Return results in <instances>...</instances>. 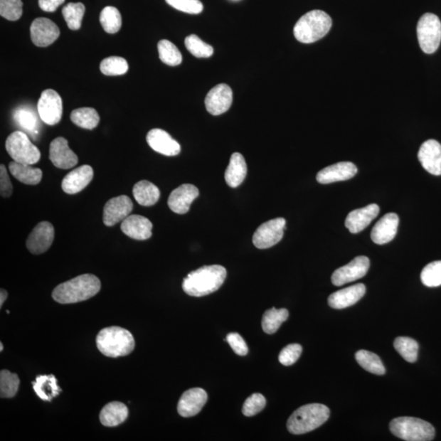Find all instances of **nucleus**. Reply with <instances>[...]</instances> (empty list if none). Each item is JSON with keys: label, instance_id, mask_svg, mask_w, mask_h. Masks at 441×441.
I'll use <instances>...</instances> for the list:
<instances>
[{"label": "nucleus", "instance_id": "1", "mask_svg": "<svg viewBox=\"0 0 441 441\" xmlns=\"http://www.w3.org/2000/svg\"><path fill=\"white\" fill-rule=\"evenodd\" d=\"M101 287V281L96 275L85 274L57 286L52 296L60 304H71L91 299Z\"/></svg>", "mask_w": 441, "mask_h": 441}, {"label": "nucleus", "instance_id": "2", "mask_svg": "<svg viewBox=\"0 0 441 441\" xmlns=\"http://www.w3.org/2000/svg\"><path fill=\"white\" fill-rule=\"evenodd\" d=\"M227 278V270L220 265H211L196 270L187 275L183 283L186 294L203 297L214 293Z\"/></svg>", "mask_w": 441, "mask_h": 441}, {"label": "nucleus", "instance_id": "3", "mask_svg": "<svg viewBox=\"0 0 441 441\" xmlns=\"http://www.w3.org/2000/svg\"><path fill=\"white\" fill-rule=\"evenodd\" d=\"M96 344L102 354L110 358L129 356L135 349L134 336L129 330L118 326L102 329L97 336Z\"/></svg>", "mask_w": 441, "mask_h": 441}, {"label": "nucleus", "instance_id": "4", "mask_svg": "<svg viewBox=\"0 0 441 441\" xmlns=\"http://www.w3.org/2000/svg\"><path fill=\"white\" fill-rule=\"evenodd\" d=\"M330 415V410L322 404L303 405L294 412L288 422L287 428L294 435L310 432L323 425Z\"/></svg>", "mask_w": 441, "mask_h": 441}, {"label": "nucleus", "instance_id": "5", "mask_svg": "<svg viewBox=\"0 0 441 441\" xmlns=\"http://www.w3.org/2000/svg\"><path fill=\"white\" fill-rule=\"evenodd\" d=\"M332 19L322 10H313L297 21L294 34L297 41L303 43H315L328 34Z\"/></svg>", "mask_w": 441, "mask_h": 441}, {"label": "nucleus", "instance_id": "6", "mask_svg": "<svg viewBox=\"0 0 441 441\" xmlns=\"http://www.w3.org/2000/svg\"><path fill=\"white\" fill-rule=\"evenodd\" d=\"M390 430L395 437L407 441H429L435 437L431 423L420 418L400 417L390 423Z\"/></svg>", "mask_w": 441, "mask_h": 441}, {"label": "nucleus", "instance_id": "7", "mask_svg": "<svg viewBox=\"0 0 441 441\" xmlns=\"http://www.w3.org/2000/svg\"><path fill=\"white\" fill-rule=\"evenodd\" d=\"M5 147L9 156L16 162L32 165L41 159V152L23 132L16 131L10 134Z\"/></svg>", "mask_w": 441, "mask_h": 441}, {"label": "nucleus", "instance_id": "8", "mask_svg": "<svg viewBox=\"0 0 441 441\" xmlns=\"http://www.w3.org/2000/svg\"><path fill=\"white\" fill-rule=\"evenodd\" d=\"M417 34L422 51L432 54L437 51L441 41V22L437 15L424 14L419 20Z\"/></svg>", "mask_w": 441, "mask_h": 441}, {"label": "nucleus", "instance_id": "9", "mask_svg": "<svg viewBox=\"0 0 441 441\" xmlns=\"http://www.w3.org/2000/svg\"><path fill=\"white\" fill-rule=\"evenodd\" d=\"M286 220L283 218L268 220L259 227L253 237V245L257 249H269L282 240Z\"/></svg>", "mask_w": 441, "mask_h": 441}, {"label": "nucleus", "instance_id": "10", "mask_svg": "<svg viewBox=\"0 0 441 441\" xmlns=\"http://www.w3.org/2000/svg\"><path fill=\"white\" fill-rule=\"evenodd\" d=\"M38 115L43 123L55 125L60 122L63 117V100L56 91L44 90L38 102Z\"/></svg>", "mask_w": 441, "mask_h": 441}, {"label": "nucleus", "instance_id": "11", "mask_svg": "<svg viewBox=\"0 0 441 441\" xmlns=\"http://www.w3.org/2000/svg\"><path fill=\"white\" fill-rule=\"evenodd\" d=\"M371 262L366 256H359L341 267L333 273L331 280L335 286H341L365 277L368 271Z\"/></svg>", "mask_w": 441, "mask_h": 441}, {"label": "nucleus", "instance_id": "12", "mask_svg": "<svg viewBox=\"0 0 441 441\" xmlns=\"http://www.w3.org/2000/svg\"><path fill=\"white\" fill-rule=\"evenodd\" d=\"M134 208V203L127 196L110 198L104 206L103 223L107 227H113L129 216Z\"/></svg>", "mask_w": 441, "mask_h": 441}, {"label": "nucleus", "instance_id": "13", "mask_svg": "<svg viewBox=\"0 0 441 441\" xmlns=\"http://www.w3.org/2000/svg\"><path fill=\"white\" fill-rule=\"evenodd\" d=\"M54 235L53 225L48 222H41L33 229L27 239V249L33 255H41L51 247Z\"/></svg>", "mask_w": 441, "mask_h": 441}, {"label": "nucleus", "instance_id": "14", "mask_svg": "<svg viewBox=\"0 0 441 441\" xmlns=\"http://www.w3.org/2000/svg\"><path fill=\"white\" fill-rule=\"evenodd\" d=\"M59 36L58 26L51 19L38 18L32 22L31 38L35 46L43 48L51 46Z\"/></svg>", "mask_w": 441, "mask_h": 441}, {"label": "nucleus", "instance_id": "15", "mask_svg": "<svg viewBox=\"0 0 441 441\" xmlns=\"http://www.w3.org/2000/svg\"><path fill=\"white\" fill-rule=\"evenodd\" d=\"M233 101V92L230 86L220 84L208 92L206 107L209 113L219 115L227 112Z\"/></svg>", "mask_w": 441, "mask_h": 441}, {"label": "nucleus", "instance_id": "16", "mask_svg": "<svg viewBox=\"0 0 441 441\" xmlns=\"http://www.w3.org/2000/svg\"><path fill=\"white\" fill-rule=\"evenodd\" d=\"M49 159L55 167L69 169L78 164V157L70 150L68 140L59 137L54 139L49 148Z\"/></svg>", "mask_w": 441, "mask_h": 441}, {"label": "nucleus", "instance_id": "17", "mask_svg": "<svg viewBox=\"0 0 441 441\" xmlns=\"http://www.w3.org/2000/svg\"><path fill=\"white\" fill-rule=\"evenodd\" d=\"M208 400L205 390L196 388L185 391L178 405V412L181 417L191 418L201 412Z\"/></svg>", "mask_w": 441, "mask_h": 441}, {"label": "nucleus", "instance_id": "18", "mask_svg": "<svg viewBox=\"0 0 441 441\" xmlns=\"http://www.w3.org/2000/svg\"><path fill=\"white\" fill-rule=\"evenodd\" d=\"M200 192L197 187L191 184H184L171 193L168 205L171 211L178 214H185L189 211L193 201Z\"/></svg>", "mask_w": 441, "mask_h": 441}, {"label": "nucleus", "instance_id": "19", "mask_svg": "<svg viewBox=\"0 0 441 441\" xmlns=\"http://www.w3.org/2000/svg\"><path fill=\"white\" fill-rule=\"evenodd\" d=\"M148 145L154 152L166 156H175L181 152V146L166 131L154 129L147 136Z\"/></svg>", "mask_w": 441, "mask_h": 441}, {"label": "nucleus", "instance_id": "20", "mask_svg": "<svg viewBox=\"0 0 441 441\" xmlns=\"http://www.w3.org/2000/svg\"><path fill=\"white\" fill-rule=\"evenodd\" d=\"M418 156L429 174L441 175V145L437 141L432 139L423 143Z\"/></svg>", "mask_w": 441, "mask_h": 441}, {"label": "nucleus", "instance_id": "21", "mask_svg": "<svg viewBox=\"0 0 441 441\" xmlns=\"http://www.w3.org/2000/svg\"><path fill=\"white\" fill-rule=\"evenodd\" d=\"M380 208L376 203H372L351 211L345 220V225L352 234H357L365 230L372 220L378 217Z\"/></svg>", "mask_w": 441, "mask_h": 441}, {"label": "nucleus", "instance_id": "22", "mask_svg": "<svg viewBox=\"0 0 441 441\" xmlns=\"http://www.w3.org/2000/svg\"><path fill=\"white\" fill-rule=\"evenodd\" d=\"M399 217L394 213H389L375 224L371 231V239L378 245H385L395 238L398 230Z\"/></svg>", "mask_w": 441, "mask_h": 441}, {"label": "nucleus", "instance_id": "23", "mask_svg": "<svg viewBox=\"0 0 441 441\" xmlns=\"http://www.w3.org/2000/svg\"><path fill=\"white\" fill-rule=\"evenodd\" d=\"M357 171L356 165L351 162H339L319 171L317 180L322 184L346 181L352 179L357 174Z\"/></svg>", "mask_w": 441, "mask_h": 441}, {"label": "nucleus", "instance_id": "24", "mask_svg": "<svg viewBox=\"0 0 441 441\" xmlns=\"http://www.w3.org/2000/svg\"><path fill=\"white\" fill-rule=\"evenodd\" d=\"M153 225L151 220L141 215H129L121 223V230L130 238L146 240L152 235Z\"/></svg>", "mask_w": 441, "mask_h": 441}, {"label": "nucleus", "instance_id": "25", "mask_svg": "<svg viewBox=\"0 0 441 441\" xmlns=\"http://www.w3.org/2000/svg\"><path fill=\"white\" fill-rule=\"evenodd\" d=\"M92 178V168L90 165H83L71 171L65 176L62 183V188L66 194H77L91 183Z\"/></svg>", "mask_w": 441, "mask_h": 441}, {"label": "nucleus", "instance_id": "26", "mask_svg": "<svg viewBox=\"0 0 441 441\" xmlns=\"http://www.w3.org/2000/svg\"><path fill=\"white\" fill-rule=\"evenodd\" d=\"M366 292V287L357 284L335 292L329 297L328 303L334 309H344L355 305L359 302Z\"/></svg>", "mask_w": 441, "mask_h": 441}, {"label": "nucleus", "instance_id": "27", "mask_svg": "<svg viewBox=\"0 0 441 441\" xmlns=\"http://www.w3.org/2000/svg\"><path fill=\"white\" fill-rule=\"evenodd\" d=\"M129 417V409L121 402L114 401L105 405L100 413V422L105 427H117Z\"/></svg>", "mask_w": 441, "mask_h": 441}, {"label": "nucleus", "instance_id": "28", "mask_svg": "<svg viewBox=\"0 0 441 441\" xmlns=\"http://www.w3.org/2000/svg\"><path fill=\"white\" fill-rule=\"evenodd\" d=\"M247 164L244 156L240 153H234L225 173V180L233 188L238 187L246 178Z\"/></svg>", "mask_w": 441, "mask_h": 441}, {"label": "nucleus", "instance_id": "29", "mask_svg": "<svg viewBox=\"0 0 441 441\" xmlns=\"http://www.w3.org/2000/svg\"><path fill=\"white\" fill-rule=\"evenodd\" d=\"M36 395L44 401H52L62 393L54 375H40L32 383Z\"/></svg>", "mask_w": 441, "mask_h": 441}, {"label": "nucleus", "instance_id": "30", "mask_svg": "<svg viewBox=\"0 0 441 441\" xmlns=\"http://www.w3.org/2000/svg\"><path fill=\"white\" fill-rule=\"evenodd\" d=\"M132 193H134L136 201L144 207L156 205L159 197H161V191L158 187L152 184L151 181L146 180L139 181L134 186Z\"/></svg>", "mask_w": 441, "mask_h": 441}, {"label": "nucleus", "instance_id": "31", "mask_svg": "<svg viewBox=\"0 0 441 441\" xmlns=\"http://www.w3.org/2000/svg\"><path fill=\"white\" fill-rule=\"evenodd\" d=\"M10 173L21 183L27 185H37L41 183L43 173L41 169L33 168L31 164L11 162Z\"/></svg>", "mask_w": 441, "mask_h": 441}, {"label": "nucleus", "instance_id": "32", "mask_svg": "<svg viewBox=\"0 0 441 441\" xmlns=\"http://www.w3.org/2000/svg\"><path fill=\"white\" fill-rule=\"evenodd\" d=\"M289 318V312L287 309H269L264 313L262 322V329L265 333L268 334H273L277 332V330L281 326L287 319Z\"/></svg>", "mask_w": 441, "mask_h": 441}, {"label": "nucleus", "instance_id": "33", "mask_svg": "<svg viewBox=\"0 0 441 441\" xmlns=\"http://www.w3.org/2000/svg\"><path fill=\"white\" fill-rule=\"evenodd\" d=\"M14 117L16 123L25 131L30 132L35 139V135L38 134V121L34 112L29 107H21L16 109Z\"/></svg>", "mask_w": 441, "mask_h": 441}, {"label": "nucleus", "instance_id": "34", "mask_svg": "<svg viewBox=\"0 0 441 441\" xmlns=\"http://www.w3.org/2000/svg\"><path fill=\"white\" fill-rule=\"evenodd\" d=\"M70 119L80 128L92 130L98 125L100 117L95 109L83 107L73 110Z\"/></svg>", "mask_w": 441, "mask_h": 441}, {"label": "nucleus", "instance_id": "35", "mask_svg": "<svg viewBox=\"0 0 441 441\" xmlns=\"http://www.w3.org/2000/svg\"><path fill=\"white\" fill-rule=\"evenodd\" d=\"M356 360L363 369L369 373L377 375H383L386 373L381 359L373 352L366 350L357 351Z\"/></svg>", "mask_w": 441, "mask_h": 441}, {"label": "nucleus", "instance_id": "36", "mask_svg": "<svg viewBox=\"0 0 441 441\" xmlns=\"http://www.w3.org/2000/svg\"><path fill=\"white\" fill-rule=\"evenodd\" d=\"M63 18L70 30H79L85 13V5L82 3H70L63 9Z\"/></svg>", "mask_w": 441, "mask_h": 441}, {"label": "nucleus", "instance_id": "37", "mask_svg": "<svg viewBox=\"0 0 441 441\" xmlns=\"http://www.w3.org/2000/svg\"><path fill=\"white\" fill-rule=\"evenodd\" d=\"M100 22L105 31L115 34L122 26V18L119 11L115 7L104 8L100 14Z\"/></svg>", "mask_w": 441, "mask_h": 441}, {"label": "nucleus", "instance_id": "38", "mask_svg": "<svg viewBox=\"0 0 441 441\" xmlns=\"http://www.w3.org/2000/svg\"><path fill=\"white\" fill-rule=\"evenodd\" d=\"M20 379L18 374L9 371L0 372V397L1 398H13L18 393Z\"/></svg>", "mask_w": 441, "mask_h": 441}, {"label": "nucleus", "instance_id": "39", "mask_svg": "<svg viewBox=\"0 0 441 441\" xmlns=\"http://www.w3.org/2000/svg\"><path fill=\"white\" fill-rule=\"evenodd\" d=\"M159 59L171 66L179 65L183 62V56L173 43L163 40L158 43Z\"/></svg>", "mask_w": 441, "mask_h": 441}, {"label": "nucleus", "instance_id": "40", "mask_svg": "<svg viewBox=\"0 0 441 441\" xmlns=\"http://www.w3.org/2000/svg\"><path fill=\"white\" fill-rule=\"evenodd\" d=\"M395 349L404 359L410 363L418 359V344L415 339L407 337L396 338L394 341Z\"/></svg>", "mask_w": 441, "mask_h": 441}, {"label": "nucleus", "instance_id": "41", "mask_svg": "<svg viewBox=\"0 0 441 441\" xmlns=\"http://www.w3.org/2000/svg\"><path fill=\"white\" fill-rule=\"evenodd\" d=\"M185 46L193 56L198 58H211L213 54V48L203 42L196 35L187 36L185 40Z\"/></svg>", "mask_w": 441, "mask_h": 441}, {"label": "nucleus", "instance_id": "42", "mask_svg": "<svg viewBox=\"0 0 441 441\" xmlns=\"http://www.w3.org/2000/svg\"><path fill=\"white\" fill-rule=\"evenodd\" d=\"M100 70L105 75H122L129 70V64L123 58L110 57L102 60Z\"/></svg>", "mask_w": 441, "mask_h": 441}, {"label": "nucleus", "instance_id": "43", "mask_svg": "<svg viewBox=\"0 0 441 441\" xmlns=\"http://www.w3.org/2000/svg\"><path fill=\"white\" fill-rule=\"evenodd\" d=\"M421 280L427 287L441 285V261H435L427 265L421 273Z\"/></svg>", "mask_w": 441, "mask_h": 441}, {"label": "nucleus", "instance_id": "44", "mask_svg": "<svg viewBox=\"0 0 441 441\" xmlns=\"http://www.w3.org/2000/svg\"><path fill=\"white\" fill-rule=\"evenodd\" d=\"M21 0H0V15L9 21H16L21 18L22 15Z\"/></svg>", "mask_w": 441, "mask_h": 441}, {"label": "nucleus", "instance_id": "45", "mask_svg": "<svg viewBox=\"0 0 441 441\" xmlns=\"http://www.w3.org/2000/svg\"><path fill=\"white\" fill-rule=\"evenodd\" d=\"M266 404V398L262 394L255 393L246 399L242 412L246 417L255 416L264 409Z\"/></svg>", "mask_w": 441, "mask_h": 441}, {"label": "nucleus", "instance_id": "46", "mask_svg": "<svg viewBox=\"0 0 441 441\" xmlns=\"http://www.w3.org/2000/svg\"><path fill=\"white\" fill-rule=\"evenodd\" d=\"M171 7L189 14H198L203 9L200 0H165Z\"/></svg>", "mask_w": 441, "mask_h": 441}, {"label": "nucleus", "instance_id": "47", "mask_svg": "<svg viewBox=\"0 0 441 441\" xmlns=\"http://www.w3.org/2000/svg\"><path fill=\"white\" fill-rule=\"evenodd\" d=\"M302 352V347L299 344H294L286 346L280 351L279 361L285 366H290L299 359Z\"/></svg>", "mask_w": 441, "mask_h": 441}, {"label": "nucleus", "instance_id": "48", "mask_svg": "<svg viewBox=\"0 0 441 441\" xmlns=\"http://www.w3.org/2000/svg\"><path fill=\"white\" fill-rule=\"evenodd\" d=\"M227 341L231 349L236 353L237 355L244 356L248 354L249 349H248L247 344L239 334L230 333L227 336Z\"/></svg>", "mask_w": 441, "mask_h": 441}, {"label": "nucleus", "instance_id": "49", "mask_svg": "<svg viewBox=\"0 0 441 441\" xmlns=\"http://www.w3.org/2000/svg\"><path fill=\"white\" fill-rule=\"evenodd\" d=\"M0 193L4 198H8L13 194V185L4 164L0 165Z\"/></svg>", "mask_w": 441, "mask_h": 441}, {"label": "nucleus", "instance_id": "50", "mask_svg": "<svg viewBox=\"0 0 441 441\" xmlns=\"http://www.w3.org/2000/svg\"><path fill=\"white\" fill-rule=\"evenodd\" d=\"M65 2V0H38V6L44 12L52 13Z\"/></svg>", "mask_w": 441, "mask_h": 441}, {"label": "nucleus", "instance_id": "51", "mask_svg": "<svg viewBox=\"0 0 441 441\" xmlns=\"http://www.w3.org/2000/svg\"><path fill=\"white\" fill-rule=\"evenodd\" d=\"M8 297V292L4 289H1L0 291V307H3V304L5 301H6Z\"/></svg>", "mask_w": 441, "mask_h": 441}, {"label": "nucleus", "instance_id": "52", "mask_svg": "<svg viewBox=\"0 0 441 441\" xmlns=\"http://www.w3.org/2000/svg\"><path fill=\"white\" fill-rule=\"evenodd\" d=\"M3 350H4V346H3V344L1 343L0 344V351H3Z\"/></svg>", "mask_w": 441, "mask_h": 441}]
</instances>
